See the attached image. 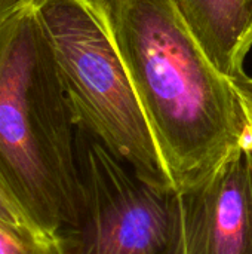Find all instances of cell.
<instances>
[{"label": "cell", "mask_w": 252, "mask_h": 254, "mask_svg": "<svg viewBox=\"0 0 252 254\" xmlns=\"http://www.w3.org/2000/svg\"><path fill=\"white\" fill-rule=\"evenodd\" d=\"M105 22L177 190L251 137L236 86L206 58L171 0H119Z\"/></svg>", "instance_id": "6da1fadb"}, {"label": "cell", "mask_w": 252, "mask_h": 254, "mask_svg": "<svg viewBox=\"0 0 252 254\" xmlns=\"http://www.w3.org/2000/svg\"><path fill=\"white\" fill-rule=\"evenodd\" d=\"M76 135L50 42L28 3L0 21V182L52 237L76 214Z\"/></svg>", "instance_id": "7a4b0ae2"}, {"label": "cell", "mask_w": 252, "mask_h": 254, "mask_svg": "<svg viewBox=\"0 0 252 254\" xmlns=\"http://www.w3.org/2000/svg\"><path fill=\"white\" fill-rule=\"evenodd\" d=\"M34 4L77 128L97 137L141 179L172 186L105 19L82 0Z\"/></svg>", "instance_id": "3957f363"}, {"label": "cell", "mask_w": 252, "mask_h": 254, "mask_svg": "<svg viewBox=\"0 0 252 254\" xmlns=\"http://www.w3.org/2000/svg\"><path fill=\"white\" fill-rule=\"evenodd\" d=\"M79 192L62 254H186L180 192L141 179L97 137L77 128Z\"/></svg>", "instance_id": "277c9868"}, {"label": "cell", "mask_w": 252, "mask_h": 254, "mask_svg": "<svg viewBox=\"0 0 252 254\" xmlns=\"http://www.w3.org/2000/svg\"><path fill=\"white\" fill-rule=\"evenodd\" d=\"M178 192L186 254H252V135Z\"/></svg>", "instance_id": "5b68a950"}, {"label": "cell", "mask_w": 252, "mask_h": 254, "mask_svg": "<svg viewBox=\"0 0 252 254\" xmlns=\"http://www.w3.org/2000/svg\"><path fill=\"white\" fill-rule=\"evenodd\" d=\"M206 58L227 77L252 49V0H171Z\"/></svg>", "instance_id": "8992f818"}, {"label": "cell", "mask_w": 252, "mask_h": 254, "mask_svg": "<svg viewBox=\"0 0 252 254\" xmlns=\"http://www.w3.org/2000/svg\"><path fill=\"white\" fill-rule=\"evenodd\" d=\"M0 254H62L56 237L22 232L0 223Z\"/></svg>", "instance_id": "52a82bcc"}, {"label": "cell", "mask_w": 252, "mask_h": 254, "mask_svg": "<svg viewBox=\"0 0 252 254\" xmlns=\"http://www.w3.org/2000/svg\"><path fill=\"white\" fill-rule=\"evenodd\" d=\"M0 223L22 232L45 234L27 217V214L22 211L19 204L13 199V196L9 193V190L3 186L1 182H0Z\"/></svg>", "instance_id": "ba28073f"}, {"label": "cell", "mask_w": 252, "mask_h": 254, "mask_svg": "<svg viewBox=\"0 0 252 254\" xmlns=\"http://www.w3.org/2000/svg\"><path fill=\"white\" fill-rule=\"evenodd\" d=\"M232 82L233 85L236 86L242 101H244V106H245V110H247V116H248V121H250V127H251V135H252V76L247 74L245 71L241 73L239 76L236 77H232Z\"/></svg>", "instance_id": "9c48e42d"}, {"label": "cell", "mask_w": 252, "mask_h": 254, "mask_svg": "<svg viewBox=\"0 0 252 254\" xmlns=\"http://www.w3.org/2000/svg\"><path fill=\"white\" fill-rule=\"evenodd\" d=\"M89 7H92L97 13H100L104 19L110 13V10L119 3V0H82Z\"/></svg>", "instance_id": "30bf717a"}, {"label": "cell", "mask_w": 252, "mask_h": 254, "mask_svg": "<svg viewBox=\"0 0 252 254\" xmlns=\"http://www.w3.org/2000/svg\"><path fill=\"white\" fill-rule=\"evenodd\" d=\"M34 0H0V21Z\"/></svg>", "instance_id": "8fae6325"}]
</instances>
